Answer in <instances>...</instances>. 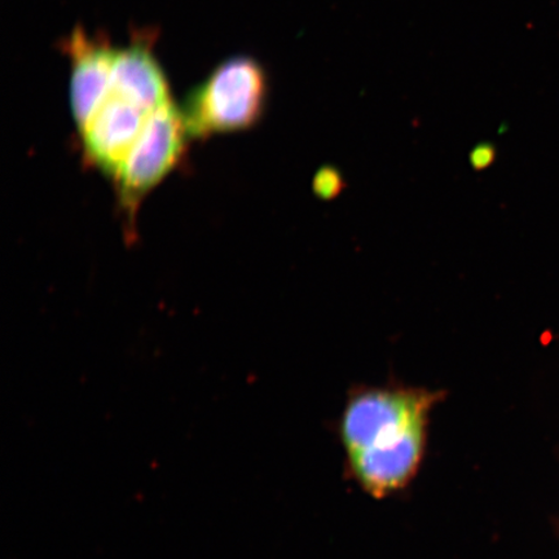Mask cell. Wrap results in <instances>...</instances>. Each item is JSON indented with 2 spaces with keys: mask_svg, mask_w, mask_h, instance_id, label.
Wrapping results in <instances>:
<instances>
[{
  "mask_svg": "<svg viewBox=\"0 0 559 559\" xmlns=\"http://www.w3.org/2000/svg\"><path fill=\"white\" fill-rule=\"evenodd\" d=\"M445 391L388 383L349 391L338 423L346 466L376 499L407 487L421 466L432 409Z\"/></svg>",
  "mask_w": 559,
  "mask_h": 559,
  "instance_id": "cell-1",
  "label": "cell"
},
{
  "mask_svg": "<svg viewBox=\"0 0 559 559\" xmlns=\"http://www.w3.org/2000/svg\"><path fill=\"white\" fill-rule=\"evenodd\" d=\"M269 76L248 56L229 59L188 95L181 110L190 136L253 128L264 115Z\"/></svg>",
  "mask_w": 559,
  "mask_h": 559,
  "instance_id": "cell-2",
  "label": "cell"
},
{
  "mask_svg": "<svg viewBox=\"0 0 559 559\" xmlns=\"http://www.w3.org/2000/svg\"><path fill=\"white\" fill-rule=\"evenodd\" d=\"M188 136L183 115L171 102L152 111L114 177L122 206L130 216H134L145 195L178 165Z\"/></svg>",
  "mask_w": 559,
  "mask_h": 559,
  "instance_id": "cell-3",
  "label": "cell"
},
{
  "mask_svg": "<svg viewBox=\"0 0 559 559\" xmlns=\"http://www.w3.org/2000/svg\"><path fill=\"white\" fill-rule=\"evenodd\" d=\"M151 114L109 91L99 109L81 130L83 153L90 164L114 178Z\"/></svg>",
  "mask_w": 559,
  "mask_h": 559,
  "instance_id": "cell-4",
  "label": "cell"
},
{
  "mask_svg": "<svg viewBox=\"0 0 559 559\" xmlns=\"http://www.w3.org/2000/svg\"><path fill=\"white\" fill-rule=\"evenodd\" d=\"M64 46L73 62L70 104L81 131L109 94L116 50L107 41L90 38L82 29L74 31Z\"/></svg>",
  "mask_w": 559,
  "mask_h": 559,
  "instance_id": "cell-5",
  "label": "cell"
},
{
  "mask_svg": "<svg viewBox=\"0 0 559 559\" xmlns=\"http://www.w3.org/2000/svg\"><path fill=\"white\" fill-rule=\"evenodd\" d=\"M109 91L148 111L171 102L164 70L143 44L116 51Z\"/></svg>",
  "mask_w": 559,
  "mask_h": 559,
  "instance_id": "cell-6",
  "label": "cell"
},
{
  "mask_svg": "<svg viewBox=\"0 0 559 559\" xmlns=\"http://www.w3.org/2000/svg\"><path fill=\"white\" fill-rule=\"evenodd\" d=\"M344 175L332 165H323L314 173L312 179V192L318 199L331 201L345 190Z\"/></svg>",
  "mask_w": 559,
  "mask_h": 559,
  "instance_id": "cell-7",
  "label": "cell"
},
{
  "mask_svg": "<svg viewBox=\"0 0 559 559\" xmlns=\"http://www.w3.org/2000/svg\"><path fill=\"white\" fill-rule=\"evenodd\" d=\"M496 148L492 144L481 143L474 146L469 155L471 165L475 170H485L493 163Z\"/></svg>",
  "mask_w": 559,
  "mask_h": 559,
  "instance_id": "cell-8",
  "label": "cell"
}]
</instances>
